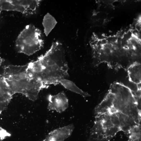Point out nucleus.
<instances>
[{
    "label": "nucleus",
    "mask_w": 141,
    "mask_h": 141,
    "mask_svg": "<svg viewBox=\"0 0 141 141\" xmlns=\"http://www.w3.org/2000/svg\"><path fill=\"white\" fill-rule=\"evenodd\" d=\"M120 131H121V130L120 128L114 126L108 128L104 129V138L105 139L112 138Z\"/></svg>",
    "instance_id": "nucleus-12"
},
{
    "label": "nucleus",
    "mask_w": 141,
    "mask_h": 141,
    "mask_svg": "<svg viewBox=\"0 0 141 141\" xmlns=\"http://www.w3.org/2000/svg\"><path fill=\"white\" fill-rule=\"evenodd\" d=\"M127 71L129 80L137 85L141 83V64L135 61L127 68Z\"/></svg>",
    "instance_id": "nucleus-7"
},
{
    "label": "nucleus",
    "mask_w": 141,
    "mask_h": 141,
    "mask_svg": "<svg viewBox=\"0 0 141 141\" xmlns=\"http://www.w3.org/2000/svg\"><path fill=\"white\" fill-rule=\"evenodd\" d=\"M57 22L55 18L49 13H47L44 16L42 24L44 33L47 36L55 27Z\"/></svg>",
    "instance_id": "nucleus-11"
},
{
    "label": "nucleus",
    "mask_w": 141,
    "mask_h": 141,
    "mask_svg": "<svg viewBox=\"0 0 141 141\" xmlns=\"http://www.w3.org/2000/svg\"><path fill=\"white\" fill-rule=\"evenodd\" d=\"M43 44L41 31L31 24L26 26L20 32L15 41L18 52L28 56L39 50Z\"/></svg>",
    "instance_id": "nucleus-3"
},
{
    "label": "nucleus",
    "mask_w": 141,
    "mask_h": 141,
    "mask_svg": "<svg viewBox=\"0 0 141 141\" xmlns=\"http://www.w3.org/2000/svg\"><path fill=\"white\" fill-rule=\"evenodd\" d=\"M136 28L138 31H140L141 29V24L140 22H138L136 25Z\"/></svg>",
    "instance_id": "nucleus-15"
},
{
    "label": "nucleus",
    "mask_w": 141,
    "mask_h": 141,
    "mask_svg": "<svg viewBox=\"0 0 141 141\" xmlns=\"http://www.w3.org/2000/svg\"><path fill=\"white\" fill-rule=\"evenodd\" d=\"M110 120L114 126L120 128L119 119L116 113L110 114Z\"/></svg>",
    "instance_id": "nucleus-13"
},
{
    "label": "nucleus",
    "mask_w": 141,
    "mask_h": 141,
    "mask_svg": "<svg viewBox=\"0 0 141 141\" xmlns=\"http://www.w3.org/2000/svg\"><path fill=\"white\" fill-rule=\"evenodd\" d=\"M60 84L66 89L79 94L84 97L90 96L88 93L84 92L77 86L72 81L66 79H57L55 81V85Z\"/></svg>",
    "instance_id": "nucleus-10"
},
{
    "label": "nucleus",
    "mask_w": 141,
    "mask_h": 141,
    "mask_svg": "<svg viewBox=\"0 0 141 141\" xmlns=\"http://www.w3.org/2000/svg\"><path fill=\"white\" fill-rule=\"evenodd\" d=\"M116 113L119 119L121 131L128 134L132 128L140 125L137 124L133 119L121 112L118 111Z\"/></svg>",
    "instance_id": "nucleus-9"
},
{
    "label": "nucleus",
    "mask_w": 141,
    "mask_h": 141,
    "mask_svg": "<svg viewBox=\"0 0 141 141\" xmlns=\"http://www.w3.org/2000/svg\"><path fill=\"white\" fill-rule=\"evenodd\" d=\"M27 64L28 70L47 88L54 85L56 80L66 79L69 75L64 50L58 41L53 42L45 54Z\"/></svg>",
    "instance_id": "nucleus-1"
},
{
    "label": "nucleus",
    "mask_w": 141,
    "mask_h": 141,
    "mask_svg": "<svg viewBox=\"0 0 141 141\" xmlns=\"http://www.w3.org/2000/svg\"><path fill=\"white\" fill-rule=\"evenodd\" d=\"M114 97V94L109 90L102 101L95 108V115L109 113L110 109L113 106Z\"/></svg>",
    "instance_id": "nucleus-8"
},
{
    "label": "nucleus",
    "mask_w": 141,
    "mask_h": 141,
    "mask_svg": "<svg viewBox=\"0 0 141 141\" xmlns=\"http://www.w3.org/2000/svg\"><path fill=\"white\" fill-rule=\"evenodd\" d=\"M1 10H0V12H1Z\"/></svg>",
    "instance_id": "nucleus-17"
},
{
    "label": "nucleus",
    "mask_w": 141,
    "mask_h": 141,
    "mask_svg": "<svg viewBox=\"0 0 141 141\" xmlns=\"http://www.w3.org/2000/svg\"><path fill=\"white\" fill-rule=\"evenodd\" d=\"M41 0H2L1 3L2 10L20 12L25 15L34 14Z\"/></svg>",
    "instance_id": "nucleus-4"
},
{
    "label": "nucleus",
    "mask_w": 141,
    "mask_h": 141,
    "mask_svg": "<svg viewBox=\"0 0 141 141\" xmlns=\"http://www.w3.org/2000/svg\"><path fill=\"white\" fill-rule=\"evenodd\" d=\"M48 100L49 103L48 108L50 110L60 113L65 111L68 107V99L63 91L56 95H49Z\"/></svg>",
    "instance_id": "nucleus-5"
},
{
    "label": "nucleus",
    "mask_w": 141,
    "mask_h": 141,
    "mask_svg": "<svg viewBox=\"0 0 141 141\" xmlns=\"http://www.w3.org/2000/svg\"><path fill=\"white\" fill-rule=\"evenodd\" d=\"M74 128L70 124L56 128L51 132L43 141H63L72 134Z\"/></svg>",
    "instance_id": "nucleus-6"
},
{
    "label": "nucleus",
    "mask_w": 141,
    "mask_h": 141,
    "mask_svg": "<svg viewBox=\"0 0 141 141\" xmlns=\"http://www.w3.org/2000/svg\"><path fill=\"white\" fill-rule=\"evenodd\" d=\"M3 77L13 93H21L33 99L37 98L40 90L46 88L29 71L27 64L7 66Z\"/></svg>",
    "instance_id": "nucleus-2"
},
{
    "label": "nucleus",
    "mask_w": 141,
    "mask_h": 141,
    "mask_svg": "<svg viewBox=\"0 0 141 141\" xmlns=\"http://www.w3.org/2000/svg\"><path fill=\"white\" fill-rule=\"evenodd\" d=\"M103 128L106 129L114 126L111 122L110 119H108L103 121L102 122Z\"/></svg>",
    "instance_id": "nucleus-14"
},
{
    "label": "nucleus",
    "mask_w": 141,
    "mask_h": 141,
    "mask_svg": "<svg viewBox=\"0 0 141 141\" xmlns=\"http://www.w3.org/2000/svg\"><path fill=\"white\" fill-rule=\"evenodd\" d=\"M101 40L102 43V45H105L108 43V41L106 39H103Z\"/></svg>",
    "instance_id": "nucleus-16"
}]
</instances>
